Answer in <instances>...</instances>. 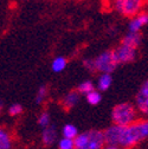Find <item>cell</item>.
Returning <instances> with one entry per match:
<instances>
[{
  "label": "cell",
  "mask_w": 148,
  "mask_h": 149,
  "mask_svg": "<svg viewBox=\"0 0 148 149\" xmlns=\"http://www.w3.org/2000/svg\"><path fill=\"white\" fill-rule=\"evenodd\" d=\"M148 137V121L135 122L131 125H112L104 132L105 143L120 148H131Z\"/></svg>",
  "instance_id": "cell-1"
},
{
  "label": "cell",
  "mask_w": 148,
  "mask_h": 149,
  "mask_svg": "<svg viewBox=\"0 0 148 149\" xmlns=\"http://www.w3.org/2000/svg\"><path fill=\"white\" fill-rule=\"evenodd\" d=\"M104 143V133L96 129L88 130L75 139V149H102Z\"/></svg>",
  "instance_id": "cell-2"
},
{
  "label": "cell",
  "mask_w": 148,
  "mask_h": 149,
  "mask_svg": "<svg viewBox=\"0 0 148 149\" xmlns=\"http://www.w3.org/2000/svg\"><path fill=\"white\" fill-rule=\"evenodd\" d=\"M112 120L116 125H131L136 122V109L131 103H121L114 107Z\"/></svg>",
  "instance_id": "cell-3"
},
{
  "label": "cell",
  "mask_w": 148,
  "mask_h": 149,
  "mask_svg": "<svg viewBox=\"0 0 148 149\" xmlns=\"http://www.w3.org/2000/svg\"><path fill=\"white\" fill-rule=\"evenodd\" d=\"M119 63L115 59L114 51L113 50H107L102 53H100L95 58V66L96 71L101 73H110L117 68Z\"/></svg>",
  "instance_id": "cell-4"
},
{
  "label": "cell",
  "mask_w": 148,
  "mask_h": 149,
  "mask_svg": "<svg viewBox=\"0 0 148 149\" xmlns=\"http://www.w3.org/2000/svg\"><path fill=\"white\" fill-rule=\"evenodd\" d=\"M142 0H114V8L122 15L132 17L140 14Z\"/></svg>",
  "instance_id": "cell-5"
},
{
  "label": "cell",
  "mask_w": 148,
  "mask_h": 149,
  "mask_svg": "<svg viewBox=\"0 0 148 149\" xmlns=\"http://www.w3.org/2000/svg\"><path fill=\"white\" fill-rule=\"evenodd\" d=\"M113 51H114L115 59H116V62L119 64L131 63L136 58V50L132 49V47H128V46H124L122 44H120Z\"/></svg>",
  "instance_id": "cell-6"
},
{
  "label": "cell",
  "mask_w": 148,
  "mask_h": 149,
  "mask_svg": "<svg viewBox=\"0 0 148 149\" xmlns=\"http://www.w3.org/2000/svg\"><path fill=\"white\" fill-rule=\"evenodd\" d=\"M135 101L138 109L143 115H148V79L140 86Z\"/></svg>",
  "instance_id": "cell-7"
},
{
  "label": "cell",
  "mask_w": 148,
  "mask_h": 149,
  "mask_svg": "<svg viewBox=\"0 0 148 149\" xmlns=\"http://www.w3.org/2000/svg\"><path fill=\"white\" fill-rule=\"evenodd\" d=\"M148 24V13H140L132 18L128 24L129 32L133 33H140V30Z\"/></svg>",
  "instance_id": "cell-8"
},
{
  "label": "cell",
  "mask_w": 148,
  "mask_h": 149,
  "mask_svg": "<svg viewBox=\"0 0 148 149\" xmlns=\"http://www.w3.org/2000/svg\"><path fill=\"white\" fill-rule=\"evenodd\" d=\"M122 45L128 46V47H132L138 50L139 45L141 44V34L140 33H133V32H128L121 42Z\"/></svg>",
  "instance_id": "cell-9"
},
{
  "label": "cell",
  "mask_w": 148,
  "mask_h": 149,
  "mask_svg": "<svg viewBox=\"0 0 148 149\" xmlns=\"http://www.w3.org/2000/svg\"><path fill=\"white\" fill-rule=\"evenodd\" d=\"M57 139V132H56V128L49 125L46 128H44L43 130V134H42V141L45 146H51L54 143Z\"/></svg>",
  "instance_id": "cell-10"
},
{
  "label": "cell",
  "mask_w": 148,
  "mask_h": 149,
  "mask_svg": "<svg viewBox=\"0 0 148 149\" xmlns=\"http://www.w3.org/2000/svg\"><path fill=\"white\" fill-rule=\"evenodd\" d=\"M80 92L77 90H72L70 92L64 96L63 98V107L65 109H70V108H73L78 102H80Z\"/></svg>",
  "instance_id": "cell-11"
},
{
  "label": "cell",
  "mask_w": 148,
  "mask_h": 149,
  "mask_svg": "<svg viewBox=\"0 0 148 149\" xmlns=\"http://www.w3.org/2000/svg\"><path fill=\"white\" fill-rule=\"evenodd\" d=\"M113 83V78L110 73H101L98 81H97V88L100 91H105L109 89V86Z\"/></svg>",
  "instance_id": "cell-12"
},
{
  "label": "cell",
  "mask_w": 148,
  "mask_h": 149,
  "mask_svg": "<svg viewBox=\"0 0 148 149\" xmlns=\"http://www.w3.org/2000/svg\"><path fill=\"white\" fill-rule=\"evenodd\" d=\"M66 64H68L66 58L62 57V56H58V57H56V58L52 61L51 69H52L53 72H62L66 68Z\"/></svg>",
  "instance_id": "cell-13"
},
{
  "label": "cell",
  "mask_w": 148,
  "mask_h": 149,
  "mask_svg": "<svg viewBox=\"0 0 148 149\" xmlns=\"http://www.w3.org/2000/svg\"><path fill=\"white\" fill-rule=\"evenodd\" d=\"M63 137L66 139H71V140H75L80 134H78V130L77 128L73 125V124H65L63 127Z\"/></svg>",
  "instance_id": "cell-14"
},
{
  "label": "cell",
  "mask_w": 148,
  "mask_h": 149,
  "mask_svg": "<svg viewBox=\"0 0 148 149\" xmlns=\"http://www.w3.org/2000/svg\"><path fill=\"white\" fill-rule=\"evenodd\" d=\"M94 90H95V86H94V84H92L91 81H84L77 88V91L80 92V94H83L85 96L88 94H90V92H92Z\"/></svg>",
  "instance_id": "cell-15"
},
{
  "label": "cell",
  "mask_w": 148,
  "mask_h": 149,
  "mask_svg": "<svg viewBox=\"0 0 148 149\" xmlns=\"http://www.w3.org/2000/svg\"><path fill=\"white\" fill-rule=\"evenodd\" d=\"M11 148V139L10 135L4 129L0 130V149H10Z\"/></svg>",
  "instance_id": "cell-16"
},
{
  "label": "cell",
  "mask_w": 148,
  "mask_h": 149,
  "mask_svg": "<svg viewBox=\"0 0 148 149\" xmlns=\"http://www.w3.org/2000/svg\"><path fill=\"white\" fill-rule=\"evenodd\" d=\"M85 97H87V102L90 105H97L102 100V96L100 94V91H96V90H94L92 92H90V94H88Z\"/></svg>",
  "instance_id": "cell-17"
},
{
  "label": "cell",
  "mask_w": 148,
  "mask_h": 149,
  "mask_svg": "<svg viewBox=\"0 0 148 149\" xmlns=\"http://www.w3.org/2000/svg\"><path fill=\"white\" fill-rule=\"evenodd\" d=\"M46 95H47V86L46 85H42L38 91H37V95H36V103L37 104H42L44 102V100L46 98Z\"/></svg>",
  "instance_id": "cell-18"
},
{
  "label": "cell",
  "mask_w": 148,
  "mask_h": 149,
  "mask_svg": "<svg viewBox=\"0 0 148 149\" xmlns=\"http://www.w3.org/2000/svg\"><path fill=\"white\" fill-rule=\"evenodd\" d=\"M58 149H75V140L63 137L58 143Z\"/></svg>",
  "instance_id": "cell-19"
},
{
  "label": "cell",
  "mask_w": 148,
  "mask_h": 149,
  "mask_svg": "<svg viewBox=\"0 0 148 149\" xmlns=\"http://www.w3.org/2000/svg\"><path fill=\"white\" fill-rule=\"evenodd\" d=\"M83 66H84L88 71H90V72L96 71L95 59H92V58H85V59H83Z\"/></svg>",
  "instance_id": "cell-20"
},
{
  "label": "cell",
  "mask_w": 148,
  "mask_h": 149,
  "mask_svg": "<svg viewBox=\"0 0 148 149\" xmlns=\"http://www.w3.org/2000/svg\"><path fill=\"white\" fill-rule=\"evenodd\" d=\"M23 113V107L20 104H12L8 108V114L11 116H17V115H20Z\"/></svg>",
  "instance_id": "cell-21"
},
{
  "label": "cell",
  "mask_w": 148,
  "mask_h": 149,
  "mask_svg": "<svg viewBox=\"0 0 148 149\" xmlns=\"http://www.w3.org/2000/svg\"><path fill=\"white\" fill-rule=\"evenodd\" d=\"M38 123H39V125H42L44 128L49 127L50 125V115L47 113H43L38 118Z\"/></svg>",
  "instance_id": "cell-22"
},
{
  "label": "cell",
  "mask_w": 148,
  "mask_h": 149,
  "mask_svg": "<svg viewBox=\"0 0 148 149\" xmlns=\"http://www.w3.org/2000/svg\"><path fill=\"white\" fill-rule=\"evenodd\" d=\"M120 147H116V146H109V144H107L103 149H119Z\"/></svg>",
  "instance_id": "cell-23"
},
{
  "label": "cell",
  "mask_w": 148,
  "mask_h": 149,
  "mask_svg": "<svg viewBox=\"0 0 148 149\" xmlns=\"http://www.w3.org/2000/svg\"><path fill=\"white\" fill-rule=\"evenodd\" d=\"M119 149H124V148H119Z\"/></svg>",
  "instance_id": "cell-24"
}]
</instances>
